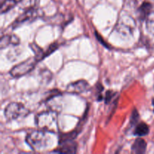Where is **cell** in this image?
Instances as JSON below:
<instances>
[{
    "label": "cell",
    "mask_w": 154,
    "mask_h": 154,
    "mask_svg": "<svg viewBox=\"0 0 154 154\" xmlns=\"http://www.w3.org/2000/svg\"><path fill=\"white\" fill-rule=\"evenodd\" d=\"M57 111L49 110L38 114L35 117V124L39 129L55 133L58 130Z\"/></svg>",
    "instance_id": "1"
},
{
    "label": "cell",
    "mask_w": 154,
    "mask_h": 154,
    "mask_svg": "<svg viewBox=\"0 0 154 154\" xmlns=\"http://www.w3.org/2000/svg\"><path fill=\"white\" fill-rule=\"evenodd\" d=\"M51 134L54 133L42 129L34 130L27 135L26 141L32 150H42L50 144V141H51V137L50 136Z\"/></svg>",
    "instance_id": "2"
},
{
    "label": "cell",
    "mask_w": 154,
    "mask_h": 154,
    "mask_svg": "<svg viewBox=\"0 0 154 154\" xmlns=\"http://www.w3.org/2000/svg\"><path fill=\"white\" fill-rule=\"evenodd\" d=\"M136 26V22L132 17L128 14H121L119 17L115 30L123 35H131Z\"/></svg>",
    "instance_id": "3"
},
{
    "label": "cell",
    "mask_w": 154,
    "mask_h": 154,
    "mask_svg": "<svg viewBox=\"0 0 154 154\" xmlns=\"http://www.w3.org/2000/svg\"><path fill=\"white\" fill-rule=\"evenodd\" d=\"M29 113L30 111L20 102H11L5 109V116L8 120L23 118Z\"/></svg>",
    "instance_id": "4"
},
{
    "label": "cell",
    "mask_w": 154,
    "mask_h": 154,
    "mask_svg": "<svg viewBox=\"0 0 154 154\" xmlns=\"http://www.w3.org/2000/svg\"><path fill=\"white\" fill-rule=\"evenodd\" d=\"M38 62V61L35 57L28 58L25 61L14 66L10 70V75L15 78H21L32 71L37 65Z\"/></svg>",
    "instance_id": "5"
},
{
    "label": "cell",
    "mask_w": 154,
    "mask_h": 154,
    "mask_svg": "<svg viewBox=\"0 0 154 154\" xmlns=\"http://www.w3.org/2000/svg\"><path fill=\"white\" fill-rule=\"evenodd\" d=\"M40 16L39 14V11L37 8L34 9H30V10L25 11L21 15H20L14 21L13 23L11 24V29H16L17 28L20 26L23 25L26 22H32V21L34 20L35 18H37L38 17Z\"/></svg>",
    "instance_id": "6"
},
{
    "label": "cell",
    "mask_w": 154,
    "mask_h": 154,
    "mask_svg": "<svg viewBox=\"0 0 154 154\" xmlns=\"http://www.w3.org/2000/svg\"><path fill=\"white\" fill-rule=\"evenodd\" d=\"M90 84L87 81L79 80V81L68 84V86L66 87V92L70 94L78 95L87 92L90 89Z\"/></svg>",
    "instance_id": "7"
},
{
    "label": "cell",
    "mask_w": 154,
    "mask_h": 154,
    "mask_svg": "<svg viewBox=\"0 0 154 154\" xmlns=\"http://www.w3.org/2000/svg\"><path fill=\"white\" fill-rule=\"evenodd\" d=\"M60 147L54 150L56 153H75L77 152L78 144L74 140H66L59 143Z\"/></svg>",
    "instance_id": "8"
},
{
    "label": "cell",
    "mask_w": 154,
    "mask_h": 154,
    "mask_svg": "<svg viewBox=\"0 0 154 154\" xmlns=\"http://www.w3.org/2000/svg\"><path fill=\"white\" fill-rule=\"evenodd\" d=\"M146 149H147V143L144 139L141 138H136L132 146V152L133 153H144L146 151Z\"/></svg>",
    "instance_id": "9"
},
{
    "label": "cell",
    "mask_w": 154,
    "mask_h": 154,
    "mask_svg": "<svg viewBox=\"0 0 154 154\" xmlns=\"http://www.w3.org/2000/svg\"><path fill=\"white\" fill-rule=\"evenodd\" d=\"M151 9L152 5L150 2H143L138 10V14L139 20L142 21L146 20L149 14L151 13Z\"/></svg>",
    "instance_id": "10"
},
{
    "label": "cell",
    "mask_w": 154,
    "mask_h": 154,
    "mask_svg": "<svg viewBox=\"0 0 154 154\" xmlns=\"http://www.w3.org/2000/svg\"><path fill=\"white\" fill-rule=\"evenodd\" d=\"M20 43V40L16 35H7L2 37L1 41H0V46L1 49L5 48H7L10 45H17Z\"/></svg>",
    "instance_id": "11"
},
{
    "label": "cell",
    "mask_w": 154,
    "mask_h": 154,
    "mask_svg": "<svg viewBox=\"0 0 154 154\" xmlns=\"http://www.w3.org/2000/svg\"><path fill=\"white\" fill-rule=\"evenodd\" d=\"M40 0H19L17 3L18 7L24 11L30 9L37 8Z\"/></svg>",
    "instance_id": "12"
},
{
    "label": "cell",
    "mask_w": 154,
    "mask_h": 154,
    "mask_svg": "<svg viewBox=\"0 0 154 154\" xmlns=\"http://www.w3.org/2000/svg\"><path fill=\"white\" fill-rule=\"evenodd\" d=\"M149 126L145 123H138L134 131V135L138 137L145 136L149 133Z\"/></svg>",
    "instance_id": "13"
},
{
    "label": "cell",
    "mask_w": 154,
    "mask_h": 154,
    "mask_svg": "<svg viewBox=\"0 0 154 154\" xmlns=\"http://www.w3.org/2000/svg\"><path fill=\"white\" fill-rule=\"evenodd\" d=\"M18 2L17 0H3L2 1L1 14H5L9 11L11 9L17 5Z\"/></svg>",
    "instance_id": "14"
},
{
    "label": "cell",
    "mask_w": 154,
    "mask_h": 154,
    "mask_svg": "<svg viewBox=\"0 0 154 154\" xmlns=\"http://www.w3.org/2000/svg\"><path fill=\"white\" fill-rule=\"evenodd\" d=\"M29 46L31 47L32 51H34L35 57V58L37 59L38 61L39 62L45 58V52H44V51H42V48H39L37 45H35V44H31V45H29Z\"/></svg>",
    "instance_id": "15"
},
{
    "label": "cell",
    "mask_w": 154,
    "mask_h": 154,
    "mask_svg": "<svg viewBox=\"0 0 154 154\" xmlns=\"http://www.w3.org/2000/svg\"><path fill=\"white\" fill-rule=\"evenodd\" d=\"M146 26L147 31L154 35V12H151L146 19Z\"/></svg>",
    "instance_id": "16"
},
{
    "label": "cell",
    "mask_w": 154,
    "mask_h": 154,
    "mask_svg": "<svg viewBox=\"0 0 154 154\" xmlns=\"http://www.w3.org/2000/svg\"><path fill=\"white\" fill-rule=\"evenodd\" d=\"M138 120H139V114L136 109H134L132 111L130 117V125L131 126H135V124H138Z\"/></svg>",
    "instance_id": "17"
},
{
    "label": "cell",
    "mask_w": 154,
    "mask_h": 154,
    "mask_svg": "<svg viewBox=\"0 0 154 154\" xmlns=\"http://www.w3.org/2000/svg\"><path fill=\"white\" fill-rule=\"evenodd\" d=\"M59 48V45L57 43V42H54V43L51 44V45H49L48 48L47 49L46 51H45V57H48V56H50L51 54L54 52L55 51H57Z\"/></svg>",
    "instance_id": "18"
},
{
    "label": "cell",
    "mask_w": 154,
    "mask_h": 154,
    "mask_svg": "<svg viewBox=\"0 0 154 154\" xmlns=\"http://www.w3.org/2000/svg\"><path fill=\"white\" fill-rule=\"evenodd\" d=\"M115 96V94H114V92H113L112 90H108V91H107L106 94H105V104H108L111 102V101L112 100V99L114 98V96Z\"/></svg>",
    "instance_id": "19"
},
{
    "label": "cell",
    "mask_w": 154,
    "mask_h": 154,
    "mask_svg": "<svg viewBox=\"0 0 154 154\" xmlns=\"http://www.w3.org/2000/svg\"><path fill=\"white\" fill-rule=\"evenodd\" d=\"M96 37L98 38V39H99V42H101V43H102V44H103V45H105V47H107V48H110V47H109V46H108V45H107V44L105 43V42H104V41H103V38H102V37H101V36L99 35V33H98V32H96Z\"/></svg>",
    "instance_id": "20"
},
{
    "label": "cell",
    "mask_w": 154,
    "mask_h": 154,
    "mask_svg": "<svg viewBox=\"0 0 154 154\" xmlns=\"http://www.w3.org/2000/svg\"><path fill=\"white\" fill-rule=\"evenodd\" d=\"M153 106H154V99H153ZM153 111H154V110H153Z\"/></svg>",
    "instance_id": "21"
}]
</instances>
